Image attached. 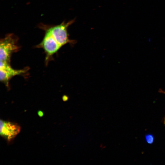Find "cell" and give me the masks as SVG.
Wrapping results in <instances>:
<instances>
[{
	"instance_id": "3957f363",
	"label": "cell",
	"mask_w": 165,
	"mask_h": 165,
	"mask_svg": "<svg viewBox=\"0 0 165 165\" xmlns=\"http://www.w3.org/2000/svg\"><path fill=\"white\" fill-rule=\"evenodd\" d=\"M0 134L9 142L12 141L20 133V127L17 123L0 120Z\"/></svg>"
},
{
	"instance_id": "5b68a950",
	"label": "cell",
	"mask_w": 165,
	"mask_h": 165,
	"mask_svg": "<svg viewBox=\"0 0 165 165\" xmlns=\"http://www.w3.org/2000/svg\"><path fill=\"white\" fill-rule=\"evenodd\" d=\"M154 136L152 134H148L145 135V140L148 144H152L154 142Z\"/></svg>"
},
{
	"instance_id": "ba28073f",
	"label": "cell",
	"mask_w": 165,
	"mask_h": 165,
	"mask_svg": "<svg viewBox=\"0 0 165 165\" xmlns=\"http://www.w3.org/2000/svg\"><path fill=\"white\" fill-rule=\"evenodd\" d=\"M163 93H164V94H165V91H164V92L163 91Z\"/></svg>"
},
{
	"instance_id": "52a82bcc",
	"label": "cell",
	"mask_w": 165,
	"mask_h": 165,
	"mask_svg": "<svg viewBox=\"0 0 165 165\" xmlns=\"http://www.w3.org/2000/svg\"><path fill=\"white\" fill-rule=\"evenodd\" d=\"M164 124H165V117H164Z\"/></svg>"
},
{
	"instance_id": "277c9868",
	"label": "cell",
	"mask_w": 165,
	"mask_h": 165,
	"mask_svg": "<svg viewBox=\"0 0 165 165\" xmlns=\"http://www.w3.org/2000/svg\"><path fill=\"white\" fill-rule=\"evenodd\" d=\"M26 70L15 69L10 66L9 63L0 61V81L8 85L9 81L11 78L16 75L24 74Z\"/></svg>"
},
{
	"instance_id": "6da1fadb",
	"label": "cell",
	"mask_w": 165,
	"mask_h": 165,
	"mask_svg": "<svg viewBox=\"0 0 165 165\" xmlns=\"http://www.w3.org/2000/svg\"><path fill=\"white\" fill-rule=\"evenodd\" d=\"M75 20L74 19L67 22L63 21L61 24L55 25L39 24L38 25V28L45 32L43 40L59 50L68 43L73 45L76 43V41L69 38L68 29L74 22Z\"/></svg>"
},
{
	"instance_id": "8992f818",
	"label": "cell",
	"mask_w": 165,
	"mask_h": 165,
	"mask_svg": "<svg viewBox=\"0 0 165 165\" xmlns=\"http://www.w3.org/2000/svg\"><path fill=\"white\" fill-rule=\"evenodd\" d=\"M38 114V116L40 117H42L44 115V113L41 110H39L38 112H37Z\"/></svg>"
},
{
	"instance_id": "7a4b0ae2",
	"label": "cell",
	"mask_w": 165,
	"mask_h": 165,
	"mask_svg": "<svg viewBox=\"0 0 165 165\" xmlns=\"http://www.w3.org/2000/svg\"><path fill=\"white\" fill-rule=\"evenodd\" d=\"M18 38L13 33H9L1 39L0 42V61L10 63L11 56L19 49L17 45Z\"/></svg>"
}]
</instances>
